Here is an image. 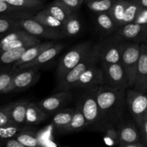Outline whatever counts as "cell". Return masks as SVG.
Masks as SVG:
<instances>
[{"label": "cell", "mask_w": 147, "mask_h": 147, "mask_svg": "<svg viewBox=\"0 0 147 147\" xmlns=\"http://www.w3.org/2000/svg\"><path fill=\"white\" fill-rule=\"evenodd\" d=\"M100 110L98 124L103 129L114 128L123 117L126 103V90H116L106 84L99 86L97 93Z\"/></svg>", "instance_id": "obj_1"}, {"label": "cell", "mask_w": 147, "mask_h": 147, "mask_svg": "<svg viewBox=\"0 0 147 147\" xmlns=\"http://www.w3.org/2000/svg\"><path fill=\"white\" fill-rule=\"evenodd\" d=\"M99 49L100 42L93 45L91 50L82 59L81 61L73 67L71 70L66 74V76L57 82L55 90L63 91V90H71L74 88L75 85L78 80L82 74L92 66H94L100 62L99 60Z\"/></svg>", "instance_id": "obj_2"}, {"label": "cell", "mask_w": 147, "mask_h": 147, "mask_svg": "<svg viewBox=\"0 0 147 147\" xmlns=\"http://www.w3.org/2000/svg\"><path fill=\"white\" fill-rule=\"evenodd\" d=\"M93 45L91 42H80L72 47L60 60L56 70L57 82L61 80L70 70L76 67L82 59L91 50Z\"/></svg>", "instance_id": "obj_3"}, {"label": "cell", "mask_w": 147, "mask_h": 147, "mask_svg": "<svg viewBox=\"0 0 147 147\" xmlns=\"http://www.w3.org/2000/svg\"><path fill=\"white\" fill-rule=\"evenodd\" d=\"M127 41L114 32L100 42L99 60L101 64H112L121 63L123 49Z\"/></svg>", "instance_id": "obj_4"}, {"label": "cell", "mask_w": 147, "mask_h": 147, "mask_svg": "<svg viewBox=\"0 0 147 147\" xmlns=\"http://www.w3.org/2000/svg\"><path fill=\"white\" fill-rule=\"evenodd\" d=\"M98 87L99 86H96L86 89V92L80 98L76 106L83 113L89 126L98 123L100 119V110L97 99Z\"/></svg>", "instance_id": "obj_5"}, {"label": "cell", "mask_w": 147, "mask_h": 147, "mask_svg": "<svg viewBox=\"0 0 147 147\" xmlns=\"http://www.w3.org/2000/svg\"><path fill=\"white\" fill-rule=\"evenodd\" d=\"M141 55V44L127 42L123 49L121 63L123 65L128 80L129 88L134 87L136 83L137 68Z\"/></svg>", "instance_id": "obj_6"}, {"label": "cell", "mask_w": 147, "mask_h": 147, "mask_svg": "<svg viewBox=\"0 0 147 147\" xmlns=\"http://www.w3.org/2000/svg\"><path fill=\"white\" fill-rule=\"evenodd\" d=\"M126 103L135 123L140 128L147 118V94L134 88L127 89Z\"/></svg>", "instance_id": "obj_7"}, {"label": "cell", "mask_w": 147, "mask_h": 147, "mask_svg": "<svg viewBox=\"0 0 147 147\" xmlns=\"http://www.w3.org/2000/svg\"><path fill=\"white\" fill-rule=\"evenodd\" d=\"M20 23L22 29L37 38L55 41L66 37L63 30L44 25L37 20H34L32 17L21 19L20 20Z\"/></svg>", "instance_id": "obj_8"}, {"label": "cell", "mask_w": 147, "mask_h": 147, "mask_svg": "<svg viewBox=\"0 0 147 147\" xmlns=\"http://www.w3.org/2000/svg\"><path fill=\"white\" fill-rule=\"evenodd\" d=\"M104 76V84L116 89L126 90L129 88L126 71L121 63L101 64Z\"/></svg>", "instance_id": "obj_9"}, {"label": "cell", "mask_w": 147, "mask_h": 147, "mask_svg": "<svg viewBox=\"0 0 147 147\" xmlns=\"http://www.w3.org/2000/svg\"><path fill=\"white\" fill-rule=\"evenodd\" d=\"M39 69L38 67H34L19 71L1 93L22 91L34 86L40 79Z\"/></svg>", "instance_id": "obj_10"}, {"label": "cell", "mask_w": 147, "mask_h": 147, "mask_svg": "<svg viewBox=\"0 0 147 147\" xmlns=\"http://www.w3.org/2000/svg\"><path fill=\"white\" fill-rule=\"evenodd\" d=\"M73 95L70 90L58 91L42 100L37 102V105L47 114H53L61 111L72 100Z\"/></svg>", "instance_id": "obj_11"}, {"label": "cell", "mask_w": 147, "mask_h": 147, "mask_svg": "<svg viewBox=\"0 0 147 147\" xmlns=\"http://www.w3.org/2000/svg\"><path fill=\"white\" fill-rule=\"evenodd\" d=\"M115 33L126 41L141 44L147 38V24L131 22L123 24L118 27Z\"/></svg>", "instance_id": "obj_12"}, {"label": "cell", "mask_w": 147, "mask_h": 147, "mask_svg": "<svg viewBox=\"0 0 147 147\" xmlns=\"http://www.w3.org/2000/svg\"><path fill=\"white\" fill-rule=\"evenodd\" d=\"M64 48V44L60 42H56L53 46L47 48L45 51H43L35 59L29 62V63L19 66V67H17L14 70L20 71V70H27V69L34 68V67L40 68L41 66L47 64V63L53 60Z\"/></svg>", "instance_id": "obj_13"}, {"label": "cell", "mask_w": 147, "mask_h": 147, "mask_svg": "<svg viewBox=\"0 0 147 147\" xmlns=\"http://www.w3.org/2000/svg\"><path fill=\"white\" fill-rule=\"evenodd\" d=\"M104 84V76L102 67L98 64L92 66L83 73L75 85L74 88L87 89L96 86Z\"/></svg>", "instance_id": "obj_14"}, {"label": "cell", "mask_w": 147, "mask_h": 147, "mask_svg": "<svg viewBox=\"0 0 147 147\" xmlns=\"http://www.w3.org/2000/svg\"><path fill=\"white\" fill-rule=\"evenodd\" d=\"M134 88L147 94V46L141 44V55Z\"/></svg>", "instance_id": "obj_15"}, {"label": "cell", "mask_w": 147, "mask_h": 147, "mask_svg": "<svg viewBox=\"0 0 147 147\" xmlns=\"http://www.w3.org/2000/svg\"><path fill=\"white\" fill-rule=\"evenodd\" d=\"M29 103L27 100L12 102L3 106L2 109L14 124L22 126L25 125L26 111Z\"/></svg>", "instance_id": "obj_16"}, {"label": "cell", "mask_w": 147, "mask_h": 147, "mask_svg": "<svg viewBox=\"0 0 147 147\" xmlns=\"http://www.w3.org/2000/svg\"><path fill=\"white\" fill-rule=\"evenodd\" d=\"M119 136V146L123 147L128 144L142 142L140 134L136 126L131 122H126L119 126L117 130Z\"/></svg>", "instance_id": "obj_17"}, {"label": "cell", "mask_w": 147, "mask_h": 147, "mask_svg": "<svg viewBox=\"0 0 147 147\" xmlns=\"http://www.w3.org/2000/svg\"><path fill=\"white\" fill-rule=\"evenodd\" d=\"M29 47L27 46L0 53V73L13 70L14 64Z\"/></svg>", "instance_id": "obj_18"}, {"label": "cell", "mask_w": 147, "mask_h": 147, "mask_svg": "<svg viewBox=\"0 0 147 147\" xmlns=\"http://www.w3.org/2000/svg\"><path fill=\"white\" fill-rule=\"evenodd\" d=\"M55 42L54 40H51V41H47L45 42H39L37 44L34 45L30 46L24 53L21 56L20 59L17 61V63L14 64L13 69L17 68L19 66L22 65L23 64L29 63V62L32 61L34 59H35L37 56L40 54H41L43 51L47 50V48L53 46V45L55 44Z\"/></svg>", "instance_id": "obj_19"}, {"label": "cell", "mask_w": 147, "mask_h": 147, "mask_svg": "<svg viewBox=\"0 0 147 147\" xmlns=\"http://www.w3.org/2000/svg\"><path fill=\"white\" fill-rule=\"evenodd\" d=\"M37 11L13 7L0 0V17L13 20H21L32 17Z\"/></svg>", "instance_id": "obj_20"}, {"label": "cell", "mask_w": 147, "mask_h": 147, "mask_svg": "<svg viewBox=\"0 0 147 147\" xmlns=\"http://www.w3.org/2000/svg\"><path fill=\"white\" fill-rule=\"evenodd\" d=\"M48 114L34 102H30L26 111L25 126H36L46 120Z\"/></svg>", "instance_id": "obj_21"}, {"label": "cell", "mask_w": 147, "mask_h": 147, "mask_svg": "<svg viewBox=\"0 0 147 147\" xmlns=\"http://www.w3.org/2000/svg\"><path fill=\"white\" fill-rule=\"evenodd\" d=\"M95 22L97 28L105 34H111L116 32L118 28V26L109 11L96 13Z\"/></svg>", "instance_id": "obj_22"}, {"label": "cell", "mask_w": 147, "mask_h": 147, "mask_svg": "<svg viewBox=\"0 0 147 147\" xmlns=\"http://www.w3.org/2000/svg\"><path fill=\"white\" fill-rule=\"evenodd\" d=\"M44 9L53 17L63 22H65L73 13L67 5L61 2L60 0H54L45 7Z\"/></svg>", "instance_id": "obj_23"}, {"label": "cell", "mask_w": 147, "mask_h": 147, "mask_svg": "<svg viewBox=\"0 0 147 147\" xmlns=\"http://www.w3.org/2000/svg\"><path fill=\"white\" fill-rule=\"evenodd\" d=\"M88 126H89L88 123L85 118L83 113L78 108L76 107L75 108V111L73 113L71 121L63 132L73 133V132L79 131L83 130Z\"/></svg>", "instance_id": "obj_24"}, {"label": "cell", "mask_w": 147, "mask_h": 147, "mask_svg": "<svg viewBox=\"0 0 147 147\" xmlns=\"http://www.w3.org/2000/svg\"><path fill=\"white\" fill-rule=\"evenodd\" d=\"M32 17L34 20L38 21L39 22L44 24V25L52 27V28L63 30L64 22L53 17L48 11H46L44 8L42 10H39Z\"/></svg>", "instance_id": "obj_25"}, {"label": "cell", "mask_w": 147, "mask_h": 147, "mask_svg": "<svg viewBox=\"0 0 147 147\" xmlns=\"http://www.w3.org/2000/svg\"><path fill=\"white\" fill-rule=\"evenodd\" d=\"M41 42L40 39L37 38L32 35H30L28 37H22L9 42L0 44V53L4 51H7L13 49L20 48V47H27V46H32Z\"/></svg>", "instance_id": "obj_26"}, {"label": "cell", "mask_w": 147, "mask_h": 147, "mask_svg": "<svg viewBox=\"0 0 147 147\" xmlns=\"http://www.w3.org/2000/svg\"><path fill=\"white\" fill-rule=\"evenodd\" d=\"M82 22L77 12H73L63 24V32L66 37L78 35L81 32Z\"/></svg>", "instance_id": "obj_27"}, {"label": "cell", "mask_w": 147, "mask_h": 147, "mask_svg": "<svg viewBox=\"0 0 147 147\" xmlns=\"http://www.w3.org/2000/svg\"><path fill=\"white\" fill-rule=\"evenodd\" d=\"M74 111L75 109H66L56 113L53 119V125L55 129L63 131L71 121Z\"/></svg>", "instance_id": "obj_28"}, {"label": "cell", "mask_w": 147, "mask_h": 147, "mask_svg": "<svg viewBox=\"0 0 147 147\" xmlns=\"http://www.w3.org/2000/svg\"><path fill=\"white\" fill-rule=\"evenodd\" d=\"M23 127L14 138L20 142L24 147H36L40 145L35 132L29 128Z\"/></svg>", "instance_id": "obj_29"}, {"label": "cell", "mask_w": 147, "mask_h": 147, "mask_svg": "<svg viewBox=\"0 0 147 147\" xmlns=\"http://www.w3.org/2000/svg\"><path fill=\"white\" fill-rule=\"evenodd\" d=\"M13 7L38 11L44 7L45 0H1Z\"/></svg>", "instance_id": "obj_30"}, {"label": "cell", "mask_w": 147, "mask_h": 147, "mask_svg": "<svg viewBox=\"0 0 147 147\" xmlns=\"http://www.w3.org/2000/svg\"><path fill=\"white\" fill-rule=\"evenodd\" d=\"M129 3V0H116L109 12L118 27L123 24L125 10Z\"/></svg>", "instance_id": "obj_31"}, {"label": "cell", "mask_w": 147, "mask_h": 147, "mask_svg": "<svg viewBox=\"0 0 147 147\" xmlns=\"http://www.w3.org/2000/svg\"><path fill=\"white\" fill-rule=\"evenodd\" d=\"M116 0H85L86 6L94 13L109 11Z\"/></svg>", "instance_id": "obj_32"}, {"label": "cell", "mask_w": 147, "mask_h": 147, "mask_svg": "<svg viewBox=\"0 0 147 147\" xmlns=\"http://www.w3.org/2000/svg\"><path fill=\"white\" fill-rule=\"evenodd\" d=\"M21 28L20 20L5 19L0 17V39L6 34Z\"/></svg>", "instance_id": "obj_33"}, {"label": "cell", "mask_w": 147, "mask_h": 147, "mask_svg": "<svg viewBox=\"0 0 147 147\" xmlns=\"http://www.w3.org/2000/svg\"><path fill=\"white\" fill-rule=\"evenodd\" d=\"M141 9L142 7L137 3H136L133 0H129V3L126 6V10H125L123 24L134 22Z\"/></svg>", "instance_id": "obj_34"}, {"label": "cell", "mask_w": 147, "mask_h": 147, "mask_svg": "<svg viewBox=\"0 0 147 147\" xmlns=\"http://www.w3.org/2000/svg\"><path fill=\"white\" fill-rule=\"evenodd\" d=\"M22 128L18 125L0 126V138H14Z\"/></svg>", "instance_id": "obj_35"}, {"label": "cell", "mask_w": 147, "mask_h": 147, "mask_svg": "<svg viewBox=\"0 0 147 147\" xmlns=\"http://www.w3.org/2000/svg\"><path fill=\"white\" fill-rule=\"evenodd\" d=\"M18 72V70L13 69L10 71L0 73V93H1V92L5 89L11 79L17 74Z\"/></svg>", "instance_id": "obj_36"}, {"label": "cell", "mask_w": 147, "mask_h": 147, "mask_svg": "<svg viewBox=\"0 0 147 147\" xmlns=\"http://www.w3.org/2000/svg\"><path fill=\"white\" fill-rule=\"evenodd\" d=\"M0 147H24L15 138H0Z\"/></svg>", "instance_id": "obj_37"}, {"label": "cell", "mask_w": 147, "mask_h": 147, "mask_svg": "<svg viewBox=\"0 0 147 147\" xmlns=\"http://www.w3.org/2000/svg\"><path fill=\"white\" fill-rule=\"evenodd\" d=\"M60 1L67 5L73 12H77L83 5L85 0H60Z\"/></svg>", "instance_id": "obj_38"}, {"label": "cell", "mask_w": 147, "mask_h": 147, "mask_svg": "<svg viewBox=\"0 0 147 147\" xmlns=\"http://www.w3.org/2000/svg\"><path fill=\"white\" fill-rule=\"evenodd\" d=\"M11 125H16L11 121L9 119L7 113H6L2 109V107L0 108V126H11Z\"/></svg>", "instance_id": "obj_39"}, {"label": "cell", "mask_w": 147, "mask_h": 147, "mask_svg": "<svg viewBox=\"0 0 147 147\" xmlns=\"http://www.w3.org/2000/svg\"><path fill=\"white\" fill-rule=\"evenodd\" d=\"M134 22L139 24H147V8L142 7Z\"/></svg>", "instance_id": "obj_40"}, {"label": "cell", "mask_w": 147, "mask_h": 147, "mask_svg": "<svg viewBox=\"0 0 147 147\" xmlns=\"http://www.w3.org/2000/svg\"><path fill=\"white\" fill-rule=\"evenodd\" d=\"M139 129H140L142 142L147 147V118L143 123L142 126L139 128Z\"/></svg>", "instance_id": "obj_41"}, {"label": "cell", "mask_w": 147, "mask_h": 147, "mask_svg": "<svg viewBox=\"0 0 147 147\" xmlns=\"http://www.w3.org/2000/svg\"><path fill=\"white\" fill-rule=\"evenodd\" d=\"M142 8H147V0H133Z\"/></svg>", "instance_id": "obj_42"}, {"label": "cell", "mask_w": 147, "mask_h": 147, "mask_svg": "<svg viewBox=\"0 0 147 147\" xmlns=\"http://www.w3.org/2000/svg\"><path fill=\"white\" fill-rule=\"evenodd\" d=\"M144 44L146 45L147 46V38L146 39V40H145V41H144Z\"/></svg>", "instance_id": "obj_43"}]
</instances>
